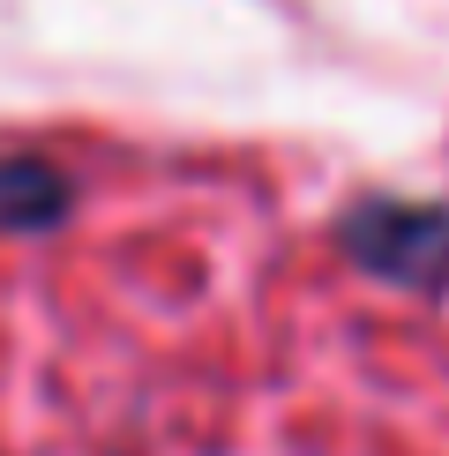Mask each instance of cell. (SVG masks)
Masks as SVG:
<instances>
[{
	"mask_svg": "<svg viewBox=\"0 0 449 456\" xmlns=\"http://www.w3.org/2000/svg\"><path fill=\"white\" fill-rule=\"evenodd\" d=\"M68 210V180L45 158H0V224H53Z\"/></svg>",
	"mask_w": 449,
	"mask_h": 456,
	"instance_id": "cell-2",
	"label": "cell"
},
{
	"mask_svg": "<svg viewBox=\"0 0 449 456\" xmlns=\"http://www.w3.org/2000/svg\"><path fill=\"white\" fill-rule=\"evenodd\" d=\"M345 247L382 277L427 284L449 270V210H435V202H360L345 217Z\"/></svg>",
	"mask_w": 449,
	"mask_h": 456,
	"instance_id": "cell-1",
	"label": "cell"
}]
</instances>
